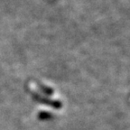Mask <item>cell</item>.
<instances>
[{"label": "cell", "instance_id": "1", "mask_svg": "<svg viewBox=\"0 0 130 130\" xmlns=\"http://www.w3.org/2000/svg\"><path fill=\"white\" fill-rule=\"evenodd\" d=\"M32 97H34V99H35L36 101L40 102V103L52 106L53 108H58V109L62 107V104H61V102L59 101V100H50V99H47V98L42 97V96L38 95V94L35 93V92H32Z\"/></svg>", "mask_w": 130, "mask_h": 130}, {"label": "cell", "instance_id": "2", "mask_svg": "<svg viewBox=\"0 0 130 130\" xmlns=\"http://www.w3.org/2000/svg\"><path fill=\"white\" fill-rule=\"evenodd\" d=\"M39 88L40 89L42 90V92H43L44 94H47V95H53V90L51 89V88H48L46 86H43V85H39Z\"/></svg>", "mask_w": 130, "mask_h": 130}, {"label": "cell", "instance_id": "3", "mask_svg": "<svg viewBox=\"0 0 130 130\" xmlns=\"http://www.w3.org/2000/svg\"><path fill=\"white\" fill-rule=\"evenodd\" d=\"M52 118V114L47 113V112H41L39 114V118L40 119H48Z\"/></svg>", "mask_w": 130, "mask_h": 130}]
</instances>
